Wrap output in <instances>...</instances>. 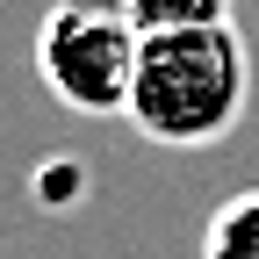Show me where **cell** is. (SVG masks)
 Here are the masks:
<instances>
[{
    "label": "cell",
    "mask_w": 259,
    "mask_h": 259,
    "mask_svg": "<svg viewBox=\"0 0 259 259\" xmlns=\"http://www.w3.org/2000/svg\"><path fill=\"white\" fill-rule=\"evenodd\" d=\"M252 101V51L231 22L151 29L130 79V130L166 151H202L238 130Z\"/></svg>",
    "instance_id": "obj_1"
},
{
    "label": "cell",
    "mask_w": 259,
    "mask_h": 259,
    "mask_svg": "<svg viewBox=\"0 0 259 259\" xmlns=\"http://www.w3.org/2000/svg\"><path fill=\"white\" fill-rule=\"evenodd\" d=\"M137 51H144V29L130 0H51L36 29V72L51 101L72 115H130Z\"/></svg>",
    "instance_id": "obj_2"
},
{
    "label": "cell",
    "mask_w": 259,
    "mask_h": 259,
    "mask_svg": "<svg viewBox=\"0 0 259 259\" xmlns=\"http://www.w3.org/2000/svg\"><path fill=\"white\" fill-rule=\"evenodd\" d=\"M202 259H259V187L231 194V202L209 216V231H202Z\"/></svg>",
    "instance_id": "obj_3"
},
{
    "label": "cell",
    "mask_w": 259,
    "mask_h": 259,
    "mask_svg": "<svg viewBox=\"0 0 259 259\" xmlns=\"http://www.w3.org/2000/svg\"><path fill=\"white\" fill-rule=\"evenodd\" d=\"M137 29H202V22H231V0H130Z\"/></svg>",
    "instance_id": "obj_4"
}]
</instances>
